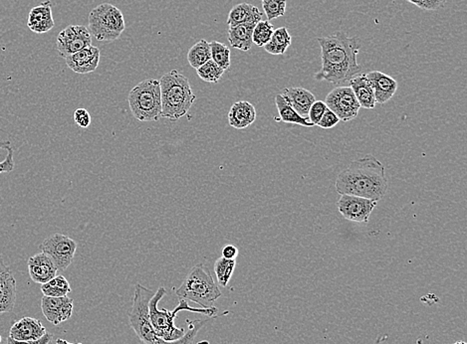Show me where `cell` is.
Returning <instances> with one entry per match:
<instances>
[{"label": "cell", "mask_w": 467, "mask_h": 344, "mask_svg": "<svg viewBox=\"0 0 467 344\" xmlns=\"http://www.w3.org/2000/svg\"><path fill=\"white\" fill-rule=\"evenodd\" d=\"M317 41L321 47L322 67L315 74L316 80L342 85L362 74V66L357 62L361 48L358 38L337 32L330 36L319 37Z\"/></svg>", "instance_id": "1"}, {"label": "cell", "mask_w": 467, "mask_h": 344, "mask_svg": "<svg viewBox=\"0 0 467 344\" xmlns=\"http://www.w3.org/2000/svg\"><path fill=\"white\" fill-rule=\"evenodd\" d=\"M388 186L384 164L372 154L350 163L336 180V189L340 195L360 196L377 202L386 195Z\"/></svg>", "instance_id": "2"}, {"label": "cell", "mask_w": 467, "mask_h": 344, "mask_svg": "<svg viewBox=\"0 0 467 344\" xmlns=\"http://www.w3.org/2000/svg\"><path fill=\"white\" fill-rule=\"evenodd\" d=\"M154 295L155 293L152 290L145 288L141 284H137L135 286L132 310L129 312L130 326L144 344H194V339L199 330L205 328L209 323L210 319L218 317L216 315L209 319L187 321L189 330L185 332V334L181 339L174 341H163L156 334L150 321L149 304Z\"/></svg>", "instance_id": "3"}, {"label": "cell", "mask_w": 467, "mask_h": 344, "mask_svg": "<svg viewBox=\"0 0 467 344\" xmlns=\"http://www.w3.org/2000/svg\"><path fill=\"white\" fill-rule=\"evenodd\" d=\"M161 86V118L178 121L192 109L196 96L189 79L176 70H170L159 79Z\"/></svg>", "instance_id": "4"}, {"label": "cell", "mask_w": 467, "mask_h": 344, "mask_svg": "<svg viewBox=\"0 0 467 344\" xmlns=\"http://www.w3.org/2000/svg\"><path fill=\"white\" fill-rule=\"evenodd\" d=\"M166 295H167V291H166L163 286H161L155 293V295H152L149 304L150 324L154 328L156 334L158 335L159 339H163V341H178V339H181L185 334V330L183 328H179L174 325V319L178 317L179 312L187 310V312H198V314L209 315V317L218 315V310L216 306H212L210 308H190L187 301H185V299H179V306L172 312H170L167 308L159 310V303Z\"/></svg>", "instance_id": "5"}, {"label": "cell", "mask_w": 467, "mask_h": 344, "mask_svg": "<svg viewBox=\"0 0 467 344\" xmlns=\"http://www.w3.org/2000/svg\"><path fill=\"white\" fill-rule=\"evenodd\" d=\"M179 299L194 302L203 308H210L223 295L212 273L203 264L196 265L176 290Z\"/></svg>", "instance_id": "6"}, {"label": "cell", "mask_w": 467, "mask_h": 344, "mask_svg": "<svg viewBox=\"0 0 467 344\" xmlns=\"http://www.w3.org/2000/svg\"><path fill=\"white\" fill-rule=\"evenodd\" d=\"M133 116L141 122H157L161 119V99L159 80L148 79L135 86L128 97Z\"/></svg>", "instance_id": "7"}, {"label": "cell", "mask_w": 467, "mask_h": 344, "mask_svg": "<svg viewBox=\"0 0 467 344\" xmlns=\"http://www.w3.org/2000/svg\"><path fill=\"white\" fill-rule=\"evenodd\" d=\"M88 21L91 35L101 42L117 40L126 28L123 13L110 3H102L93 8Z\"/></svg>", "instance_id": "8"}, {"label": "cell", "mask_w": 467, "mask_h": 344, "mask_svg": "<svg viewBox=\"0 0 467 344\" xmlns=\"http://www.w3.org/2000/svg\"><path fill=\"white\" fill-rule=\"evenodd\" d=\"M41 252L47 254L56 265L58 271L67 270L73 263L77 251V243L63 234H54L46 238L40 245Z\"/></svg>", "instance_id": "9"}, {"label": "cell", "mask_w": 467, "mask_h": 344, "mask_svg": "<svg viewBox=\"0 0 467 344\" xmlns=\"http://www.w3.org/2000/svg\"><path fill=\"white\" fill-rule=\"evenodd\" d=\"M327 108L342 122H349L357 118L361 106L350 86H340L327 95L324 101Z\"/></svg>", "instance_id": "10"}, {"label": "cell", "mask_w": 467, "mask_h": 344, "mask_svg": "<svg viewBox=\"0 0 467 344\" xmlns=\"http://www.w3.org/2000/svg\"><path fill=\"white\" fill-rule=\"evenodd\" d=\"M90 45H92V35L84 25L67 26L57 36L56 49L64 59Z\"/></svg>", "instance_id": "11"}, {"label": "cell", "mask_w": 467, "mask_h": 344, "mask_svg": "<svg viewBox=\"0 0 467 344\" xmlns=\"http://www.w3.org/2000/svg\"><path fill=\"white\" fill-rule=\"evenodd\" d=\"M378 202L360 196L341 195L337 202L341 215L348 221L356 223L369 222V216L377 207Z\"/></svg>", "instance_id": "12"}, {"label": "cell", "mask_w": 467, "mask_h": 344, "mask_svg": "<svg viewBox=\"0 0 467 344\" xmlns=\"http://www.w3.org/2000/svg\"><path fill=\"white\" fill-rule=\"evenodd\" d=\"M74 302L68 295L50 297L44 295L41 299V310L44 317L54 325L67 321L72 317Z\"/></svg>", "instance_id": "13"}, {"label": "cell", "mask_w": 467, "mask_h": 344, "mask_svg": "<svg viewBox=\"0 0 467 344\" xmlns=\"http://www.w3.org/2000/svg\"><path fill=\"white\" fill-rule=\"evenodd\" d=\"M16 302V280L0 256V315L12 312Z\"/></svg>", "instance_id": "14"}, {"label": "cell", "mask_w": 467, "mask_h": 344, "mask_svg": "<svg viewBox=\"0 0 467 344\" xmlns=\"http://www.w3.org/2000/svg\"><path fill=\"white\" fill-rule=\"evenodd\" d=\"M100 58L101 53L99 48L90 45L71 56L66 57L65 61L73 72L85 75L96 71L100 64Z\"/></svg>", "instance_id": "15"}, {"label": "cell", "mask_w": 467, "mask_h": 344, "mask_svg": "<svg viewBox=\"0 0 467 344\" xmlns=\"http://www.w3.org/2000/svg\"><path fill=\"white\" fill-rule=\"evenodd\" d=\"M30 279L36 284H45L57 275L58 269L47 254L40 252L28 260Z\"/></svg>", "instance_id": "16"}, {"label": "cell", "mask_w": 467, "mask_h": 344, "mask_svg": "<svg viewBox=\"0 0 467 344\" xmlns=\"http://www.w3.org/2000/svg\"><path fill=\"white\" fill-rule=\"evenodd\" d=\"M47 334V330L38 319L23 317L11 326L10 337L19 341H37Z\"/></svg>", "instance_id": "17"}, {"label": "cell", "mask_w": 467, "mask_h": 344, "mask_svg": "<svg viewBox=\"0 0 467 344\" xmlns=\"http://www.w3.org/2000/svg\"><path fill=\"white\" fill-rule=\"evenodd\" d=\"M366 77L371 84L377 103H388L397 92L398 82L385 73L371 71L367 73Z\"/></svg>", "instance_id": "18"}, {"label": "cell", "mask_w": 467, "mask_h": 344, "mask_svg": "<svg viewBox=\"0 0 467 344\" xmlns=\"http://www.w3.org/2000/svg\"><path fill=\"white\" fill-rule=\"evenodd\" d=\"M28 28L32 32L43 34L49 32L55 26L52 15V5L49 0L42 2L30 10L27 21Z\"/></svg>", "instance_id": "19"}, {"label": "cell", "mask_w": 467, "mask_h": 344, "mask_svg": "<svg viewBox=\"0 0 467 344\" xmlns=\"http://www.w3.org/2000/svg\"><path fill=\"white\" fill-rule=\"evenodd\" d=\"M285 101L300 114L301 116H308L310 108L316 101L315 96L308 90L301 87L287 88L280 94Z\"/></svg>", "instance_id": "20"}, {"label": "cell", "mask_w": 467, "mask_h": 344, "mask_svg": "<svg viewBox=\"0 0 467 344\" xmlns=\"http://www.w3.org/2000/svg\"><path fill=\"white\" fill-rule=\"evenodd\" d=\"M256 110L252 103L247 101L234 103L229 112L230 127L236 130H244L256 121Z\"/></svg>", "instance_id": "21"}, {"label": "cell", "mask_w": 467, "mask_h": 344, "mask_svg": "<svg viewBox=\"0 0 467 344\" xmlns=\"http://www.w3.org/2000/svg\"><path fill=\"white\" fill-rule=\"evenodd\" d=\"M349 83L361 108L367 110L375 109L377 101L366 74L357 75L352 78Z\"/></svg>", "instance_id": "22"}, {"label": "cell", "mask_w": 467, "mask_h": 344, "mask_svg": "<svg viewBox=\"0 0 467 344\" xmlns=\"http://www.w3.org/2000/svg\"><path fill=\"white\" fill-rule=\"evenodd\" d=\"M262 13L256 6L249 3H239L229 11L227 25L229 27L241 24H256L262 21Z\"/></svg>", "instance_id": "23"}, {"label": "cell", "mask_w": 467, "mask_h": 344, "mask_svg": "<svg viewBox=\"0 0 467 344\" xmlns=\"http://www.w3.org/2000/svg\"><path fill=\"white\" fill-rule=\"evenodd\" d=\"M256 24H241V25L229 27L227 31L229 42L232 47L243 52H247L252 48V33Z\"/></svg>", "instance_id": "24"}, {"label": "cell", "mask_w": 467, "mask_h": 344, "mask_svg": "<svg viewBox=\"0 0 467 344\" xmlns=\"http://www.w3.org/2000/svg\"><path fill=\"white\" fill-rule=\"evenodd\" d=\"M276 107H277L279 116L282 122L286 123H293V125H302V127H314L309 122L308 118L301 116L291 106L285 101L281 95L275 97Z\"/></svg>", "instance_id": "25"}, {"label": "cell", "mask_w": 467, "mask_h": 344, "mask_svg": "<svg viewBox=\"0 0 467 344\" xmlns=\"http://www.w3.org/2000/svg\"><path fill=\"white\" fill-rule=\"evenodd\" d=\"M292 43V36L286 27H280L274 30L273 35L264 49L271 55H283Z\"/></svg>", "instance_id": "26"}, {"label": "cell", "mask_w": 467, "mask_h": 344, "mask_svg": "<svg viewBox=\"0 0 467 344\" xmlns=\"http://www.w3.org/2000/svg\"><path fill=\"white\" fill-rule=\"evenodd\" d=\"M209 60H212V52H210L209 42L205 39L196 42L187 53V61H189L190 67L194 69H198Z\"/></svg>", "instance_id": "27"}, {"label": "cell", "mask_w": 467, "mask_h": 344, "mask_svg": "<svg viewBox=\"0 0 467 344\" xmlns=\"http://www.w3.org/2000/svg\"><path fill=\"white\" fill-rule=\"evenodd\" d=\"M71 291L72 290H71L69 282L61 275H55L47 283L41 284V292L45 297H66L71 293Z\"/></svg>", "instance_id": "28"}, {"label": "cell", "mask_w": 467, "mask_h": 344, "mask_svg": "<svg viewBox=\"0 0 467 344\" xmlns=\"http://www.w3.org/2000/svg\"><path fill=\"white\" fill-rule=\"evenodd\" d=\"M236 266V260L225 259L223 257L216 260V263H214V273H216L219 286H223V288L227 286L232 275H234Z\"/></svg>", "instance_id": "29"}, {"label": "cell", "mask_w": 467, "mask_h": 344, "mask_svg": "<svg viewBox=\"0 0 467 344\" xmlns=\"http://www.w3.org/2000/svg\"><path fill=\"white\" fill-rule=\"evenodd\" d=\"M209 45L212 60L218 64L223 71H227L231 65L229 48L225 44L218 41L210 42Z\"/></svg>", "instance_id": "30"}, {"label": "cell", "mask_w": 467, "mask_h": 344, "mask_svg": "<svg viewBox=\"0 0 467 344\" xmlns=\"http://www.w3.org/2000/svg\"><path fill=\"white\" fill-rule=\"evenodd\" d=\"M274 30H275V28L270 23V21H259L258 23H256L253 33H252L253 44L258 45V47H264L271 39Z\"/></svg>", "instance_id": "31"}, {"label": "cell", "mask_w": 467, "mask_h": 344, "mask_svg": "<svg viewBox=\"0 0 467 344\" xmlns=\"http://www.w3.org/2000/svg\"><path fill=\"white\" fill-rule=\"evenodd\" d=\"M225 72L212 60L207 61L196 69L199 78L210 84L218 83Z\"/></svg>", "instance_id": "32"}, {"label": "cell", "mask_w": 467, "mask_h": 344, "mask_svg": "<svg viewBox=\"0 0 467 344\" xmlns=\"http://www.w3.org/2000/svg\"><path fill=\"white\" fill-rule=\"evenodd\" d=\"M14 151L8 140H0V173H10L14 169Z\"/></svg>", "instance_id": "33"}, {"label": "cell", "mask_w": 467, "mask_h": 344, "mask_svg": "<svg viewBox=\"0 0 467 344\" xmlns=\"http://www.w3.org/2000/svg\"><path fill=\"white\" fill-rule=\"evenodd\" d=\"M261 2L269 21L283 16L286 12V0H261Z\"/></svg>", "instance_id": "34"}, {"label": "cell", "mask_w": 467, "mask_h": 344, "mask_svg": "<svg viewBox=\"0 0 467 344\" xmlns=\"http://www.w3.org/2000/svg\"><path fill=\"white\" fill-rule=\"evenodd\" d=\"M420 10L435 11L444 8L448 0H407Z\"/></svg>", "instance_id": "35"}, {"label": "cell", "mask_w": 467, "mask_h": 344, "mask_svg": "<svg viewBox=\"0 0 467 344\" xmlns=\"http://www.w3.org/2000/svg\"><path fill=\"white\" fill-rule=\"evenodd\" d=\"M327 109H328V108H327L326 103H325L324 101H314L313 105L310 108L308 116H307L309 122L313 125H317Z\"/></svg>", "instance_id": "36"}, {"label": "cell", "mask_w": 467, "mask_h": 344, "mask_svg": "<svg viewBox=\"0 0 467 344\" xmlns=\"http://www.w3.org/2000/svg\"><path fill=\"white\" fill-rule=\"evenodd\" d=\"M340 122V119L334 114L333 112L330 111L329 109L326 110V112L323 114L322 118H321L320 122L318 123V127H322V129H332V127H336Z\"/></svg>", "instance_id": "37"}, {"label": "cell", "mask_w": 467, "mask_h": 344, "mask_svg": "<svg viewBox=\"0 0 467 344\" xmlns=\"http://www.w3.org/2000/svg\"><path fill=\"white\" fill-rule=\"evenodd\" d=\"M73 118H74V122L76 123V125L82 129H87L90 125L91 121H92L89 112L86 109H81V108L74 112Z\"/></svg>", "instance_id": "38"}, {"label": "cell", "mask_w": 467, "mask_h": 344, "mask_svg": "<svg viewBox=\"0 0 467 344\" xmlns=\"http://www.w3.org/2000/svg\"><path fill=\"white\" fill-rule=\"evenodd\" d=\"M5 344H53V335L51 334H46L41 339H37V341H14V339H11L8 336L6 339Z\"/></svg>", "instance_id": "39"}, {"label": "cell", "mask_w": 467, "mask_h": 344, "mask_svg": "<svg viewBox=\"0 0 467 344\" xmlns=\"http://www.w3.org/2000/svg\"><path fill=\"white\" fill-rule=\"evenodd\" d=\"M238 249L234 245H227V246L223 247L221 255L225 259L236 260L238 256Z\"/></svg>", "instance_id": "40"}, {"label": "cell", "mask_w": 467, "mask_h": 344, "mask_svg": "<svg viewBox=\"0 0 467 344\" xmlns=\"http://www.w3.org/2000/svg\"><path fill=\"white\" fill-rule=\"evenodd\" d=\"M56 344H75V343H68V341H64V339H56ZM77 344H82V343H77Z\"/></svg>", "instance_id": "41"}, {"label": "cell", "mask_w": 467, "mask_h": 344, "mask_svg": "<svg viewBox=\"0 0 467 344\" xmlns=\"http://www.w3.org/2000/svg\"><path fill=\"white\" fill-rule=\"evenodd\" d=\"M453 344H466V343H464V341H457V343Z\"/></svg>", "instance_id": "42"}, {"label": "cell", "mask_w": 467, "mask_h": 344, "mask_svg": "<svg viewBox=\"0 0 467 344\" xmlns=\"http://www.w3.org/2000/svg\"><path fill=\"white\" fill-rule=\"evenodd\" d=\"M1 341H2V337H1V335H0V343H1Z\"/></svg>", "instance_id": "43"}]
</instances>
